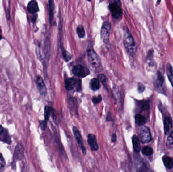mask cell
I'll return each instance as SVG.
<instances>
[{
    "instance_id": "cell-1",
    "label": "cell",
    "mask_w": 173,
    "mask_h": 172,
    "mask_svg": "<svg viewBox=\"0 0 173 172\" xmlns=\"http://www.w3.org/2000/svg\"><path fill=\"white\" fill-rule=\"evenodd\" d=\"M124 44L127 52L132 57H135L137 51V47L134 38L128 29L124 30Z\"/></svg>"
},
{
    "instance_id": "cell-2",
    "label": "cell",
    "mask_w": 173,
    "mask_h": 172,
    "mask_svg": "<svg viewBox=\"0 0 173 172\" xmlns=\"http://www.w3.org/2000/svg\"><path fill=\"white\" fill-rule=\"evenodd\" d=\"M87 56L88 61L91 66L97 70H101V62L100 58L98 54L93 50L90 49L87 50Z\"/></svg>"
},
{
    "instance_id": "cell-3",
    "label": "cell",
    "mask_w": 173,
    "mask_h": 172,
    "mask_svg": "<svg viewBox=\"0 0 173 172\" xmlns=\"http://www.w3.org/2000/svg\"><path fill=\"white\" fill-rule=\"evenodd\" d=\"M154 84L156 91L161 94H165V90L163 87L165 84V77L162 72H157V73L154 77Z\"/></svg>"
},
{
    "instance_id": "cell-4",
    "label": "cell",
    "mask_w": 173,
    "mask_h": 172,
    "mask_svg": "<svg viewBox=\"0 0 173 172\" xmlns=\"http://www.w3.org/2000/svg\"><path fill=\"white\" fill-rule=\"evenodd\" d=\"M109 9L112 16L115 19L120 18L123 14V10L121 8V2L119 0H116L110 3Z\"/></svg>"
},
{
    "instance_id": "cell-5",
    "label": "cell",
    "mask_w": 173,
    "mask_h": 172,
    "mask_svg": "<svg viewBox=\"0 0 173 172\" xmlns=\"http://www.w3.org/2000/svg\"><path fill=\"white\" fill-rule=\"evenodd\" d=\"M111 31V24L108 21H105L103 23L101 30V38L104 43H109V36Z\"/></svg>"
},
{
    "instance_id": "cell-6",
    "label": "cell",
    "mask_w": 173,
    "mask_h": 172,
    "mask_svg": "<svg viewBox=\"0 0 173 172\" xmlns=\"http://www.w3.org/2000/svg\"><path fill=\"white\" fill-rule=\"evenodd\" d=\"M139 136L143 143H148L151 140L150 131L148 127L143 126L140 129Z\"/></svg>"
},
{
    "instance_id": "cell-7",
    "label": "cell",
    "mask_w": 173,
    "mask_h": 172,
    "mask_svg": "<svg viewBox=\"0 0 173 172\" xmlns=\"http://www.w3.org/2000/svg\"><path fill=\"white\" fill-rule=\"evenodd\" d=\"M36 82L38 91L39 92L40 95L42 96L46 95L47 94V87L43 78L40 76H38L36 77Z\"/></svg>"
},
{
    "instance_id": "cell-8",
    "label": "cell",
    "mask_w": 173,
    "mask_h": 172,
    "mask_svg": "<svg viewBox=\"0 0 173 172\" xmlns=\"http://www.w3.org/2000/svg\"><path fill=\"white\" fill-rule=\"evenodd\" d=\"M73 133L74 134V138L75 140L77 141L79 147L81 148L82 153L84 154H86V150L85 147L84 146V142H82V136H81V134L80 132L78 131V129H77L75 127H73Z\"/></svg>"
},
{
    "instance_id": "cell-9",
    "label": "cell",
    "mask_w": 173,
    "mask_h": 172,
    "mask_svg": "<svg viewBox=\"0 0 173 172\" xmlns=\"http://www.w3.org/2000/svg\"><path fill=\"white\" fill-rule=\"evenodd\" d=\"M73 73L74 76L78 77H84L87 75L86 73L85 68L81 65H78L73 67Z\"/></svg>"
},
{
    "instance_id": "cell-10",
    "label": "cell",
    "mask_w": 173,
    "mask_h": 172,
    "mask_svg": "<svg viewBox=\"0 0 173 172\" xmlns=\"http://www.w3.org/2000/svg\"><path fill=\"white\" fill-rule=\"evenodd\" d=\"M24 154V149L21 143L17 144L14 152L13 161L15 162L16 161L21 160Z\"/></svg>"
},
{
    "instance_id": "cell-11",
    "label": "cell",
    "mask_w": 173,
    "mask_h": 172,
    "mask_svg": "<svg viewBox=\"0 0 173 172\" xmlns=\"http://www.w3.org/2000/svg\"><path fill=\"white\" fill-rule=\"evenodd\" d=\"M88 143L93 151H97L98 150L99 146L97 142L96 137L95 135L93 134H89L88 135Z\"/></svg>"
},
{
    "instance_id": "cell-12",
    "label": "cell",
    "mask_w": 173,
    "mask_h": 172,
    "mask_svg": "<svg viewBox=\"0 0 173 172\" xmlns=\"http://www.w3.org/2000/svg\"><path fill=\"white\" fill-rule=\"evenodd\" d=\"M27 11L30 14H36L39 11V6H38V3L36 1H31L28 3L27 5Z\"/></svg>"
},
{
    "instance_id": "cell-13",
    "label": "cell",
    "mask_w": 173,
    "mask_h": 172,
    "mask_svg": "<svg viewBox=\"0 0 173 172\" xmlns=\"http://www.w3.org/2000/svg\"><path fill=\"white\" fill-rule=\"evenodd\" d=\"M163 125H164L165 134H167L172 128L173 120L172 118L170 117H167L165 118L163 121Z\"/></svg>"
},
{
    "instance_id": "cell-14",
    "label": "cell",
    "mask_w": 173,
    "mask_h": 172,
    "mask_svg": "<svg viewBox=\"0 0 173 172\" xmlns=\"http://www.w3.org/2000/svg\"><path fill=\"white\" fill-rule=\"evenodd\" d=\"M77 81L74 78H69L65 81V86L66 90H71L77 84Z\"/></svg>"
},
{
    "instance_id": "cell-15",
    "label": "cell",
    "mask_w": 173,
    "mask_h": 172,
    "mask_svg": "<svg viewBox=\"0 0 173 172\" xmlns=\"http://www.w3.org/2000/svg\"><path fill=\"white\" fill-rule=\"evenodd\" d=\"M166 73L169 81L173 88V68L170 63H167L166 66Z\"/></svg>"
},
{
    "instance_id": "cell-16",
    "label": "cell",
    "mask_w": 173,
    "mask_h": 172,
    "mask_svg": "<svg viewBox=\"0 0 173 172\" xmlns=\"http://www.w3.org/2000/svg\"><path fill=\"white\" fill-rule=\"evenodd\" d=\"M132 143L134 151L136 153H139L140 151V143L139 139L137 136L134 135L132 137Z\"/></svg>"
},
{
    "instance_id": "cell-17",
    "label": "cell",
    "mask_w": 173,
    "mask_h": 172,
    "mask_svg": "<svg viewBox=\"0 0 173 172\" xmlns=\"http://www.w3.org/2000/svg\"><path fill=\"white\" fill-rule=\"evenodd\" d=\"M100 83L98 79H92L90 82V87L93 91H96L100 88Z\"/></svg>"
},
{
    "instance_id": "cell-18",
    "label": "cell",
    "mask_w": 173,
    "mask_h": 172,
    "mask_svg": "<svg viewBox=\"0 0 173 172\" xmlns=\"http://www.w3.org/2000/svg\"><path fill=\"white\" fill-rule=\"evenodd\" d=\"M163 164L168 169H172L173 167V160L168 156H164L162 158Z\"/></svg>"
},
{
    "instance_id": "cell-19",
    "label": "cell",
    "mask_w": 173,
    "mask_h": 172,
    "mask_svg": "<svg viewBox=\"0 0 173 172\" xmlns=\"http://www.w3.org/2000/svg\"><path fill=\"white\" fill-rule=\"evenodd\" d=\"M135 122L136 124L139 126H142L146 123V119L141 114H137L135 117Z\"/></svg>"
},
{
    "instance_id": "cell-20",
    "label": "cell",
    "mask_w": 173,
    "mask_h": 172,
    "mask_svg": "<svg viewBox=\"0 0 173 172\" xmlns=\"http://www.w3.org/2000/svg\"><path fill=\"white\" fill-rule=\"evenodd\" d=\"M140 109L142 111H147L150 109L149 102L147 101H141L140 102Z\"/></svg>"
},
{
    "instance_id": "cell-21",
    "label": "cell",
    "mask_w": 173,
    "mask_h": 172,
    "mask_svg": "<svg viewBox=\"0 0 173 172\" xmlns=\"http://www.w3.org/2000/svg\"><path fill=\"white\" fill-rule=\"evenodd\" d=\"M77 32L78 37L81 38H84L85 36V31L84 30V27L82 25H80L77 28Z\"/></svg>"
},
{
    "instance_id": "cell-22",
    "label": "cell",
    "mask_w": 173,
    "mask_h": 172,
    "mask_svg": "<svg viewBox=\"0 0 173 172\" xmlns=\"http://www.w3.org/2000/svg\"><path fill=\"white\" fill-rule=\"evenodd\" d=\"M49 10H50V22L51 23L52 19H53V12H54V2L53 1H49Z\"/></svg>"
},
{
    "instance_id": "cell-23",
    "label": "cell",
    "mask_w": 173,
    "mask_h": 172,
    "mask_svg": "<svg viewBox=\"0 0 173 172\" xmlns=\"http://www.w3.org/2000/svg\"><path fill=\"white\" fill-rule=\"evenodd\" d=\"M142 152L144 155H146V156H150L153 154V150L151 147H148V146H145L143 148L142 150Z\"/></svg>"
},
{
    "instance_id": "cell-24",
    "label": "cell",
    "mask_w": 173,
    "mask_h": 172,
    "mask_svg": "<svg viewBox=\"0 0 173 172\" xmlns=\"http://www.w3.org/2000/svg\"><path fill=\"white\" fill-rule=\"evenodd\" d=\"M98 79L100 82L102 83L104 86H106L108 82V78L106 76L103 74H100L98 75Z\"/></svg>"
},
{
    "instance_id": "cell-25",
    "label": "cell",
    "mask_w": 173,
    "mask_h": 172,
    "mask_svg": "<svg viewBox=\"0 0 173 172\" xmlns=\"http://www.w3.org/2000/svg\"><path fill=\"white\" fill-rule=\"evenodd\" d=\"M51 109L50 107L46 106L45 107V112H44V115H45V120L47 121L49 119L51 114Z\"/></svg>"
},
{
    "instance_id": "cell-26",
    "label": "cell",
    "mask_w": 173,
    "mask_h": 172,
    "mask_svg": "<svg viewBox=\"0 0 173 172\" xmlns=\"http://www.w3.org/2000/svg\"><path fill=\"white\" fill-rule=\"evenodd\" d=\"M6 162L3 155L0 153V172H2L4 170Z\"/></svg>"
},
{
    "instance_id": "cell-27",
    "label": "cell",
    "mask_w": 173,
    "mask_h": 172,
    "mask_svg": "<svg viewBox=\"0 0 173 172\" xmlns=\"http://www.w3.org/2000/svg\"><path fill=\"white\" fill-rule=\"evenodd\" d=\"M167 144L168 146H173V131L171 132L167 137Z\"/></svg>"
},
{
    "instance_id": "cell-28",
    "label": "cell",
    "mask_w": 173,
    "mask_h": 172,
    "mask_svg": "<svg viewBox=\"0 0 173 172\" xmlns=\"http://www.w3.org/2000/svg\"><path fill=\"white\" fill-rule=\"evenodd\" d=\"M102 97L100 95H98V96H95L92 98V102L94 104L96 105V104H99L102 101Z\"/></svg>"
},
{
    "instance_id": "cell-29",
    "label": "cell",
    "mask_w": 173,
    "mask_h": 172,
    "mask_svg": "<svg viewBox=\"0 0 173 172\" xmlns=\"http://www.w3.org/2000/svg\"><path fill=\"white\" fill-rule=\"evenodd\" d=\"M62 55H63L64 59L66 62L69 61L71 59V55H70V54L65 50H63L62 52Z\"/></svg>"
},
{
    "instance_id": "cell-30",
    "label": "cell",
    "mask_w": 173,
    "mask_h": 172,
    "mask_svg": "<svg viewBox=\"0 0 173 172\" xmlns=\"http://www.w3.org/2000/svg\"><path fill=\"white\" fill-rule=\"evenodd\" d=\"M145 87L142 83L139 82L138 83V91L139 93H142L145 90Z\"/></svg>"
},
{
    "instance_id": "cell-31",
    "label": "cell",
    "mask_w": 173,
    "mask_h": 172,
    "mask_svg": "<svg viewBox=\"0 0 173 172\" xmlns=\"http://www.w3.org/2000/svg\"><path fill=\"white\" fill-rule=\"evenodd\" d=\"M40 125L41 128V129L43 131H45L46 129L47 121L45 120L40 121Z\"/></svg>"
},
{
    "instance_id": "cell-32",
    "label": "cell",
    "mask_w": 173,
    "mask_h": 172,
    "mask_svg": "<svg viewBox=\"0 0 173 172\" xmlns=\"http://www.w3.org/2000/svg\"><path fill=\"white\" fill-rule=\"evenodd\" d=\"M154 50L152 49L148 51V53L147 54V58H148V59H150V60L152 59L153 57H154Z\"/></svg>"
},
{
    "instance_id": "cell-33",
    "label": "cell",
    "mask_w": 173,
    "mask_h": 172,
    "mask_svg": "<svg viewBox=\"0 0 173 172\" xmlns=\"http://www.w3.org/2000/svg\"><path fill=\"white\" fill-rule=\"evenodd\" d=\"M106 120L108 121H111L113 120L112 116V114H111L110 112L108 113V115H107V117H106Z\"/></svg>"
},
{
    "instance_id": "cell-34",
    "label": "cell",
    "mask_w": 173,
    "mask_h": 172,
    "mask_svg": "<svg viewBox=\"0 0 173 172\" xmlns=\"http://www.w3.org/2000/svg\"><path fill=\"white\" fill-rule=\"evenodd\" d=\"M116 139H117V137L116 134L113 133V134L112 135V142L115 143L116 142Z\"/></svg>"
},
{
    "instance_id": "cell-35",
    "label": "cell",
    "mask_w": 173,
    "mask_h": 172,
    "mask_svg": "<svg viewBox=\"0 0 173 172\" xmlns=\"http://www.w3.org/2000/svg\"><path fill=\"white\" fill-rule=\"evenodd\" d=\"M3 132H4V128L3 127V126L0 125V134H1L2 133H3Z\"/></svg>"
},
{
    "instance_id": "cell-36",
    "label": "cell",
    "mask_w": 173,
    "mask_h": 172,
    "mask_svg": "<svg viewBox=\"0 0 173 172\" xmlns=\"http://www.w3.org/2000/svg\"><path fill=\"white\" fill-rule=\"evenodd\" d=\"M37 16V15H36H36L34 16V17H33V18H32V22H35V21H36V18H37V16Z\"/></svg>"
},
{
    "instance_id": "cell-37",
    "label": "cell",
    "mask_w": 173,
    "mask_h": 172,
    "mask_svg": "<svg viewBox=\"0 0 173 172\" xmlns=\"http://www.w3.org/2000/svg\"><path fill=\"white\" fill-rule=\"evenodd\" d=\"M2 38V37L1 35V29H0V40Z\"/></svg>"
},
{
    "instance_id": "cell-38",
    "label": "cell",
    "mask_w": 173,
    "mask_h": 172,
    "mask_svg": "<svg viewBox=\"0 0 173 172\" xmlns=\"http://www.w3.org/2000/svg\"><path fill=\"white\" fill-rule=\"evenodd\" d=\"M161 1H159L157 2V3H156V6L157 5H159V3H161Z\"/></svg>"
}]
</instances>
